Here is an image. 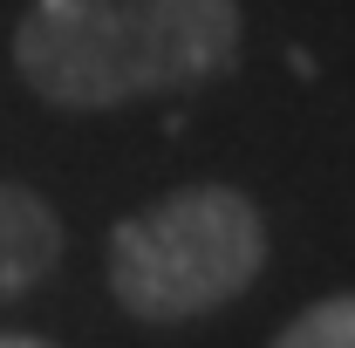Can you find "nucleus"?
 Returning <instances> with one entry per match:
<instances>
[{"instance_id":"nucleus-1","label":"nucleus","mask_w":355,"mask_h":348,"mask_svg":"<svg viewBox=\"0 0 355 348\" xmlns=\"http://www.w3.org/2000/svg\"><path fill=\"white\" fill-rule=\"evenodd\" d=\"M239 42V0H35L14 28V69L42 103L96 116L219 82Z\"/></svg>"},{"instance_id":"nucleus-2","label":"nucleus","mask_w":355,"mask_h":348,"mask_svg":"<svg viewBox=\"0 0 355 348\" xmlns=\"http://www.w3.org/2000/svg\"><path fill=\"white\" fill-rule=\"evenodd\" d=\"M266 266V218L232 184H184L116 218L110 294L130 321L178 328L239 301Z\"/></svg>"},{"instance_id":"nucleus-3","label":"nucleus","mask_w":355,"mask_h":348,"mask_svg":"<svg viewBox=\"0 0 355 348\" xmlns=\"http://www.w3.org/2000/svg\"><path fill=\"white\" fill-rule=\"evenodd\" d=\"M62 266V218L35 184L0 177V307L35 294Z\"/></svg>"},{"instance_id":"nucleus-5","label":"nucleus","mask_w":355,"mask_h":348,"mask_svg":"<svg viewBox=\"0 0 355 348\" xmlns=\"http://www.w3.org/2000/svg\"><path fill=\"white\" fill-rule=\"evenodd\" d=\"M0 348H55L48 335H0Z\"/></svg>"},{"instance_id":"nucleus-4","label":"nucleus","mask_w":355,"mask_h":348,"mask_svg":"<svg viewBox=\"0 0 355 348\" xmlns=\"http://www.w3.org/2000/svg\"><path fill=\"white\" fill-rule=\"evenodd\" d=\"M266 348H355V294H328L308 314H294Z\"/></svg>"}]
</instances>
